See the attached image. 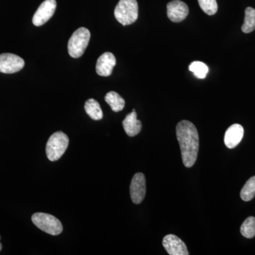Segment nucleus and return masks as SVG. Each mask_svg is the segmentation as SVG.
I'll list each match as a JSON object with an SVG mask.
<instances>
[{
    "label": "nucleus",
    "mask_w": 255,
    "mask_h": 255,
    "mask_svg": "<svg viewBox=\"0 0 255 255\" xmlns=\"http://www.w3.org/2000/svg\"><path fill=\"white\" fill-rule=\"evenodd\" d=\"M255 196V176L250 178L242 189L241 197L243 201H250Z\"/></svg>",
    "instance_id": "f3484780"
},
{
    "label": "nucleus",
    "mask_w": 255,
    "mask_h": 255,
    "mask_svg": "<svg viewBox=\"0 0 255 255\" xmlns=\"http://www.w3.org/2000/svg\"><path fill=\"white\" fill-rule=\"evenodd\" d=\"M31 221L37 228L50 236H58L63 232L62 223L53 215L36 213L31 216Z\"/></svg>",
    "instance_id": "20e7f679"
},
{
    "label": "nucleus",
    "mask_w": 255,
    "mask_h": 255,
    "mask_svg": "<svg viewBox=\"0 0 255 255\" xmlns=\"http://www.w3.org/2000/svg\"><path fill=\"white\" fill-rule=\"evenodd\" d=\"M255 30V9L248 7L246 9L244 23L242 26V31L246 33H251Z\"/></svg>",
    "instance_id": "dca6fc26"
},
{
    "label": "nucleus",
    "mask_w": 255,
    "mask_h": 255,
    "mask_svg": "<svg viewBox=\"0 0 255 255\" xmlns=\"http://www.w3.org/2000/svg\"><path fill=\"white\" fill-rule=\"evenodd\" d=\"M130 197L132 202L139 204L143 201L146 194V181L145 175L141 172L135 174L130 186Z\"/></svg>",
    "instance_id": "6e6552de"
},
{
    "label": "nucleus",
    "mask_w": 255,
    "mask_h": 255,
    "mask_svg": "<svg viewBox=\"0 0 255 255\" xmlns=\"http://www.w3.org/2000/svg\"><path fill=\"white\" fill-rule=\"evenodd\" d=\"M167 16L173 22H180L189 14L187 4L180 0H173L167 5Z\"/></svg>",
    "instance_id": "9d476101"
},
{
    "label": "nucleus",
    "mask_w": 255,
    "mask_h": 255,
    "mask_svg": "<svg viewBox=\"0 0 255 255\" xmlns=\"http://www.w3.org/2000/svg\"><path fill=\"white\" fill-rule=\"evenodd\" d=\"M178 142L180 146L183 163L192 167L197 159L199 149V132L195 126L189 121L179 122L176 128Z\"/></svg>",
    "instance_id": "f257e3e1"
},
{
    "label": "nucleus",
    "mask_w": 255,
    "mask_h": 255,
    "mask_svg": "<svg viewBox=\"0 0 255 255\" xmlns=\"http://www.w3.org/2000/svg\"><path fill=\"white\" fill-rule=\"evenodd\" d=\"M85 110L87 115L95 121H100L103 119V112L100 104L94 99H90L85 102Z\"/></svg>",
    "instance_id": "4468645a"
},
{
    "label": "nucleus",
    "mask_w": 255,
    "mask_h": 255,
    "mask_svg": "<svg viewBox=\"0 0 255 255\" xmlns=\"http://www.w3.org/2000/svg\"><path fill=\"white\" fill-rule=\"evenodd\" d=\"M189 69L199 79L205 78L209 70V67L205 63L200 61L193 62L189 65Z\"/></svg>",
    "instance_id": "a211bd4d"
},
{
    "label": "nucleus",
    "mask_w": 255,
    "mask_h": 255,
    "mask_svg": "<svg viewBox=\"0 0 255 255\" xmlns=\"http://www.w3.org/2000/svg\"><path fill=\"white\" fill-rule=\"evenodd\" d=\"M56 6L55 0H45L33 15L32 22L36 26L45 24L54 14Z\"/></svg>",
    "instance_id": "0eeeda50"
},
{
    "label": "nucleus",
    "mask_w": 255,
    "mask_h": 255,
    "mask_svg": "<svg viewBox=\"0 0 255 255\" xmlns=\"http://www.w3.org/2000/svg\"><path fill=\"white\" fill-rule=\"evenodd\" d=\"M24 60L12 53L0 55V73L12 74L17 73L24 67Z\"/></svg>",
    "instance_id": "423d86ee"
},
{
    "label": "nucleus",
    "mask_w": 255,
    "mask_h": 255,
    "mask_svg": "<svg viewBox=\"0 0 255 255\" xmlns=\"http://www.w3.org/2000/svg\"><path fill=\"white\" fill-rule=\"evenodd\" d=\"M68 145L69 137L66 134L62 131L54 132L47 142V157L51 162L58 160L68 149Z\"/></svg>",
    "instance_id": "f03ea898"
},
{
    "label": "nucleus",
    "mask_w": 255,
    "mask_h": 255,
    "mask_svg": "<svg viewBox=\"0 0 255 255\" xmlns=\"http://www.w3.org/2000/svg\"><path fill=\"white\" fill-rule=\"evenodd\" d=\"M114 16L124 26L135 22L138 16L136 0H120L114 10Z\"/></svg>",
    "instance_id": "7ed1b4c3"
},
{
    "label": "nucleus",
    "mask_w": 255,
    "mask_h": 255,
    "mask_svg": "<svg viewBox=\"0 0 255 255\" xmlns=\"http://www.w3.org/2000/svg\"><path fill=\"white\" fill-rule=\"evenodd\" d=\"M244 135V128L240 124H233L226 130L224 142L226 147L230 149L235 148L241 142Z\"/></svg>",
    "instance_id": "f8f14e48"
},
{
    "label": "nucleus",
    "mask_w": 255,
    "mask_h": 255,
    "mask_svg": "<svg viewBox=\"0 0 255 255\" xmlns=\"http://www.w3.org/2000/svg\"><path fill=\"white\" fill-rule=\"evenodd\" d=\"M124 130L128 136L133 137L137 135L142 129V124L137 119V114L135 110L131 113L128 114L123 121Z\"/></svg>",
    "instance_id": "ddd939ff"
},
{
    "label": "nucleus",
    "mask_w": 255,
    "mask_h": 255,
    "mask_svg": "<svg viewBox=\"0 0 255 255\" xmlns=\"http://www.w3.org/2000/svg\"><path fill=\"white\" fill-rule=\"evenodd\" d=\"M105 101L114 112H121L125 107V100L117 92H110L105 96Z\"/></svg>",
    "instance_id": "2eb2a0df"
},
{
    "label": "nucleus",
    "mask_w": 255,
    "mask_h": 255,
    "mask_svg": "<svg viewBox=\"0 0 255 255\" xmlns=\"http://www.w3.org/2000/svg\"><path fill=\"white\" fill-rule=\"evenodd\" d=\"M164 249L170 255H189L187 246L177 236L169 234L163 238L162 241Z\"/></svg>",
    "instance_id": "1a4fd4ad"
},
{
    "label": "nucleus",
    "mask_w": 255,
    "mask_h": 255,
    "mask_svg": "<svg viewBox=\"0 0 255 255\" xmlns=\"http://www.w3.org/2000/svg\"><path fill=\"white\" fill-rule=\"evenodd\" d=\"M90 37L91 34L87 28L81 27L74 32L68 45V53L70 56L74 58L81 57L88 46Z\"/></svg>",
    "instance_id": "39448f33"
},
{
    "label": "nucleus",
    "mask_w": 255,
    "mask_h": 255,
    "mask_svg": "<svg viewBox=\"0 0 255 255\" xmlns=\"http://www.w3.org/2000/svg\"><path fill=\"white\" fill-rule=\"evenodd\" d=\"M201 9L206 14L214 15L217 12L218 4L216 0H198Z\"/></svg>",
    "instance_id": "aec40b11"
},
{
    "label": "nucleus",
    "mask_w": 255,
    "mask_h": 255,
    "mask_svg": "<svg viewBox=\"0 0 255 255\" xmlns=\"http://www.w3.org/2000/svg\"><path fill=\"white\" fill-rule=\"evenodd\" d=\"M0 239H1V236H0ZM1 249H2V244L0 243V251H1Z\"/></svg>",
    "instance_id": "412c9836"
},
{
    "label": "nucleus",
    "mask_w": 255,
    "mask_h": 255,
    "mask_svg": "<svg viewBox=\"0 0 255 255\" xmlns=\"http://www.w3.org/2000/svg\"><path fill=\"white\" fill-rule=\"evenodd\" d=\"M241 234L246 238H253L255 236V218L251 216L242 224Z\"/></svg>",
    "instance_id": "6ab92c4d"
},
{
    "label": "nucleus",
    "mask_w": 255,
    "mask_h": 255,
    "mask_svg": "<svg viewBox=\"0 0 255 255\" xmlns=\"http://www.w3.org/2000/svg\"><path fill=\"white\" fill-rule=\"evenodd\" d=\"M116 63H117V60L113 53L106 52L97 60L96 71L100 76H110L113 71Z\"/></svg>",
    "instance_id": "9b49d317"
}]
</instances>
